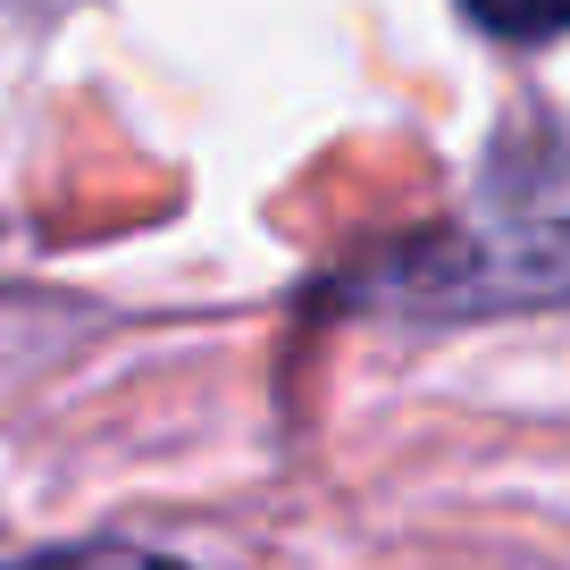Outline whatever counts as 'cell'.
Wrapping results in <instances>:
<instances>
[{
  "instance_id": "obj_1",
  "label": "cell",
  "mask_w": 570,
  "mask_h": 570,
  "mask_svg": "<svg viewBox=\"0 0 570 570\" xmlns=\"http://www.w3.org/2000/svg\"><path fill=\"white\" fill-rule=\"evenodd\" d=\"M470 18L503 42H546V35H570V0H462Z\"/></svg>"
}]
</instances>
